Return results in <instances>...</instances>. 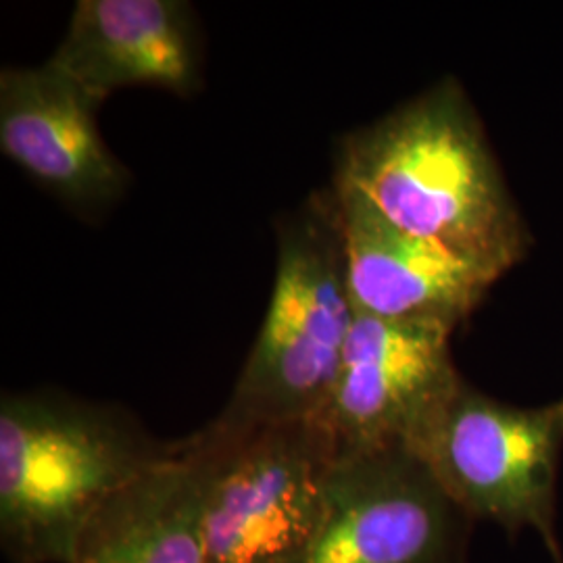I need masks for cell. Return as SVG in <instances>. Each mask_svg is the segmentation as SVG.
I'll use <instances>...</instances> for the list:
<instances>
[{
    "label": "cell",
    "instance_id": "6da1fadb",
    "mask_svg": "<svg viewBox=\"0 0 563 563\" xmlns=\"http://www.w3.org/2000/svg\"><path fill=\"white\" fill-rule=\"evenodd\" d=\"M334 186L360 192L388 222L499 278L528 255V225L455 78L349 132Z\"/></svg>",
    "mask_w": 563,
    "mask_h": 563
},
{
    "label": "cell",
    "instance_id": "7a4b0ae2",
    "mask_svg": "<svg viewBox=\"0 0 563 563\" xmlns=\"http://www.w3.org/2000/svg\"><path fill=\"white\" fill-rule=\"evenodd\" d=\"M172 446L118 405L46 388L4 393L0 544L7 560L69 563L84 523Z\"/></svg>",
    "mask_w": 563,
    "mask_h": 563
},
{
    "label": "cell",
    "instance_id": "3957f363",
    "mask_svg": "<svg viewBox=\"0 0 563 563\" xmlns=\"http://www.w3.org/2000/svg\"><path fill=\"white\" fill-rule=\"evenodd\" d=\"M355 320L334 188L278 223L276 278L260 334L213 420L228 430L322 418Z\"/></svg>",
    "mask_w": 563,
    "mask_h": 563
},
{
    "label": "cell",
    "instance_id": "277c9868",
    "mask_svg": "<svg viewBox=\"0 0 563 563\" xmlns=\"http://www.w3.org/2000/svg\"><path fill=\"white\" fill-rule=\"evenodd\" d=\"M207 460L205 563H290L322 520L339 446L322 418L195 432Z\"/></svg>",
    "mask_w": 563,
    "mask_h": 563
},
{
    "label": "cell",
    "instance_id": "5b68a950",
    "mask_svg": "<svg viewBox=\"0 0 563 563\" xmlns=\"http://www.w3.org/2000/svg\"><path fill=\"white\" fill-rule=\"evenodd\" d=\"M470 520L541 534L553 563L563 399L539 407L497 401L462 380L411 446Z\"/></svg>",
    "mask_w": 563,
    "mask_h": 563
},
{
    "label": "cell",
    "instance_id": "8992f818",
    "mask_svg": "<svg viewBox=\"0 0 563 563\" xmlns=\"http://www.w3.org/2000/svg\"><path fill=\"white\" fill-rule=\"evenodd\" d=\"M470 522L411 449L339 453L322 520L290 563H465Z\"/></svg>",
    "mask_w": 563,
    "mask_h": 563
},
{
    "label": "cell",
    "instance_id": "52a82bcc",
    "mask_svg": "<svg viewBox=\"0 0 563 563\" xmlns=\"http://www.w3.org/2000/svg\"><path fill=\"white\" fill-rule=\"evenodd\" d=\"M453 328L355 311L339 378L323 413L339 453L411 449L462 384L451 355Z\"/></svg>",
    "mask_w": 563,
    "mask_h": 563
},
{
    "label": "cell",
    "instance_id": "ba28073f",
    "mask_svg": "<svg viewBox=\"0 0 563 563\" xmlns=\"http://www.w3.org/2000/svg\"><path fill=\"white\" fill-rule=\"evenodd\" d=\"M101 101L46 59L0 71V151L7 162L78 213L120 201L130 172L99 130Z\"/></svg>",
    "mask_w": 563,
    "mask_h": 563
},
{
    "label": "cell",
    "instance_id": "9c48e42d",
    "mask_svg": "<svg viewBox=\"0 0 563 563\" xmlns=\"http://www.w3.org/2000/svg\"><path fill=\"white\" fill-rule=\"evenodd\" d=\"M349 292L355 311L399 322L457 328L499 280L437 242L388 222L360 192L334 186Z\"/></svg>",
    "mask_w": 563,
    "mask_h": 563
},
{
    "label": "cell",
    "instance_id": "30bf717a",
    "mask_svg": "<svg viewBox=\"0 0 563 563\" xmlns=\"http://www.w3.org/2000/svg\"><path fill=\"white\" fill-rule=\"evenodd\" d=\"M48 60L97 101L139 86L192 97L202 80L197 11L186 0H78Z\"/></svg>",
    "mask_w": 563,
    "mask_h": 563
},
{
    "label": "cell",
    "instance_id": "8fae6325",
    "mask_svg": "<svg viewBox=\"0 0 563 563\" xmlns=\"http://www.w3.org/2000/svg\"><path fill=\"white\" fill-rule=\"evenodd\" d=\"M207 460L197 434L84 523L69 563H205Z\"/></svg>",
    "mask_w": 563,
    "mask_h": 563
}]
</instances>
